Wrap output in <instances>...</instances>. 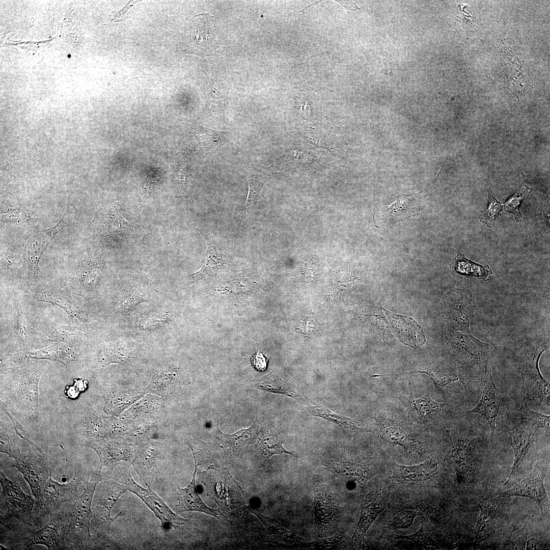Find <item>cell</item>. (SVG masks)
I'll list each match as a JSON object with an SVG mask.
<instances>
[{
  "label": "cell",
  "mask_w": 550,
  "mask_h": 550,
  "mask_svg": "<svg viewBox=\"0 0 550 550\" xmlns=\"http://www.w3.org/2000/svg\"><path fill=\"white\" fill-rule=\"evenodd\" d=\"M69 521V507L53 513L38 530H32L29 524L20 522L11 528L8 543L11 549H24L35 544L48 549H69L65 536Z\"/></svg>",
  "instance_id": "cell-1"
},
{
  "label": "cell",
  "mask_w": 550,
  "mask_h": 550,
  "mask_svg": "<svg viewBox=\"0 0 550 550\" xmlns=\"http://www.w3.org/2000/svg\"><path fill=\"white\" fill-rule=\"evenodd\" d=\"M547 348L542 341L529 339L514 352L513 359L521 375L524 397L549 409V384L540 373L539 361Z\"/></svg>",
  "instance_id": "cell-2"
},
{
  "label": "cell",
  "mask_w": 550,
  "mask_h": 550,
  "mask_svg": "<svg viewBox=\"0 0 550 550\" xmlns=\"http://www.w3.org/2000/svg\"><path fill=\"white\" fill-rule=\"evenodd\" d=\"M101 471L94 472L82 494L69 506V521L65 541L69 549H91L93 539L90 533L93 517L92 505L96 488L103 480Z\"/></svg>",
  "instance_id": "cell-3"
},
{
  "label": "cell",
  "mask_w": 550,
  "mask_h": 550,
  "mask_svg": "<svg viewBox=\"0 0 550 550\" xmlns=\"http://www.w3.org/2000/svg\"><path fill=\"white\" fill-rule=\"evenodd\" d=\"M82 476L81 469L77 466L72 479L68 483L60 484L52 480L50 476L40 497L35 501L31 524L40 526L50 515L60 509L63 503L74 502L78 497V486Z\"/></svg>",
  "instance_id": "cell-4"
},
{
  "label": "cell",
  "mask_w": 550,
  "mask_h": 550,
  "mask_svg": "<svg viewBox=\"0 0 550 550\" xmlns=\"http://www.w3.org/2000/svg\"><path fill=\"white\" fill-rule=\"evenodd\" d=\"M483 391L477 405L466 414H478L485 417L490 428L492 439L498 436L504 429L508 428L510 422L509 413L504 397L493 381L490 361L485 366Z\"/></svg>",
  "instance_id": "cell-5"
},
{
  "label": "cell",
  "mask_w": 550,
  "mask_h": 550,
  "mask_svg": "<svg viewBox=\"0 0 550 550\" xmlns=\"http://www.w3.org/2000/svg\"><path fill=\"white\" fill-rule=\"evenodd\" d=\"M179 46L183 52L202 58L215 53L218 46L213 16L208 13L193 16L182 34Z\"/></svg>",
  "instance_id": "cell-6"
},
{
  "label": "cell",
  "mask_w": 550,
  "mask_h": 550,
  "mask_svg": "<svg viewBox=\"0 0 550 550\" xmlns=\"http://www.w3.org/2000/svg\"><path fill=\"white\" fill-rule=\"evenodd\" d=\"M22 438L30 444V448L27 452L14 459L10 467L16 469L23 475L33 495L38 499L51 476L56 463L32 442Z\"/></svg>",
  "instance_id": "cell-7"
},
{
  "label": "cell",
  "mask_w": 550,
  "mask_h": 550,
  "mask_svg": "<svg viewBox=\"0 0 550 550\" xmlns=\"http://www.w3.org/2000/svg\"><path fill=\"white\" fill-rule=\"evenodd\" d=\"M202 483L207 495L224 511L232 512L243 505V490L228 470L209 466L203 473Z\"/></svg>",
  "instance_id": "cell-8"
},
{
  "label": "cell",
  "mask_w": 550,
  "mask_h": 550,
  "mask_svg": "<svg viewBox=\"0 0 550 550\" xmlns=\"http://www.w3.org/2000/svg\"><path fill=\"white\" fill-rule=\"evenodd\" d=\"M1 518H14L31 524L35 501L24 493L18 483L9 480L1 470Z\"/></svg>",
  "instance_id": "cell-9"
},
{
  "label": "cell",
  "mask_w": 550,
  "mask_h": 550,
  "mask_svg": "<svg viewBox=\"0 0 550 550\" xmlns=\"http://www.w3.org/2000/svg\"><path fill=\"white\" fill-rule=\"evenodd\" d=\"M117 473L119 480L126 486L127 490L136 494L145 503L160 520L163 529L170 530L184 524L185 519L175 514L150 487L146 489L138 484L126 468L118 467Z\"/></svg>",
  "instance_id": "cell-10"
},
{
  "label": "cell",
  "mask_w": 550,
  "mask_h": 550,
  "mask_svg": "<svg viewBox=\"0 0 550 550\" xmlns=\"http://www.w3.org/2000/svg\"><path fill=\"white\" fill-rule=\"evenodd\" d=\"M475 307L473 299L465 289L449 292L442 304V315L448 328L453 331L471 334L470 322Z\"/></svg>",
  "instance_id": "cell-11"
},
{
  "label": "cell",
  "mask_w": 550,
  "mask_h": 550,
  "mask_svg": "<svg viewBox=\"0 0 550 550\" xmlns=\"http://www.w3.org/2000/svg\"><path fill=\"white\" fill-rule=\"evenodd\" d=\"M127 490L126 486L123 484L105 481L101 487L95 492L92 510L93 526L96 530L100 532L108 531L111 524L124 514L122 510L112 517L111 511L119 498Z\"/></svg>",
  "instance_id": "cell-12"
},
{
  "label": "cell",
  "mask_w": 550,
  "mask_h": 550,
  "mask_svg": "<svg viewBox=\"0 0 550 550\" xmlns=\"http://www.w3.org/2000/svg\"><path fill=\"white\" fill-rule=\"evenodd\" d=\"M449 343L460 366L480 367L490 361L489 344L478 340L471 334L455 332L451 335Z\"/></svg>",
  "instance_id": "cell-13"
},
{
  "label": "cell",
  "mask_w": 550,
  "mask_h": 550,
  "mask_svg": "<svg viewBox=\"0 0 550 550\" xmlns=\"http://www.w3.org/2000/svg\"><path fill=\"white\" fill-rule=\"evenodd\" d=\"M30 294L37 301L60 307L72 320L85 323L88 320L87 312L78 298L63 288L53 287L42 282L34 287Z\"/></svg>",
  "instance_id": "cell-14"
},
{
  "label": "cell",
  "mask_w": 550,
  "mask_h": 550,
  "mask_svg": "<svg viewBox=\"0 0 550 550\" xmlns=\"http://www.w3.org/2000/svg\"><path fill=\"white\" fill-rule=\"evenodd\" d=\"M410 394L399 395V398L406 408L410 418L417 423H427L437 418L450 416L460 411L456 408L458 403H439L433 400L429 395L415 398L409 383Z\"/></svg>",
  "instance_id": "cell-15"
},
{
  "label": "cell",
  "mask_w": 550,
  "mask_h": 550,
  "mask_svg": "<svg viewBox=\"0 0 550 550\" xmlns=\"http://www.w3.org/2000/svg\"><path fill=\"white\" fill-rule=\"evenodd\" d=\"M103 263L92 256L79 263L70 273L62 287L77 297H85L98 286L102 276Z\"/></svg>",
  "instance_id": "cell-16"
},
{
  "label": "cell",
  "mask_w": 550,
  "mask_h": 550,
  "mask_svg": "<svg viewBox=\"0 0 550 550\" xmlns=\"http://www.w3.org/2000/svg\"><path fill=\"white\" fill-rule=\"evenodd\" d=\"M473 424V422L469 435L468 420L464 421L465 433L457 437L452 446L450 457L458 480L469 476L480 456L478 442L470 435Z\"/></svg>",
  "instance_id": "cell-17"
},
{
  "label": "cell",
  "mask_w": 550,
  "mask_h": 550,
  "mask_svg": "<svg viewBox=\"0 0 550 550\" xmlns=\"http://www.w3.org/2000/svg\"><path fill=\"white\" fill-rule=\"evenodd\" d=\"M42 342H62L76 347L87 344L94 337L93 329L85 324L78 325L45 321L40 332Z\"/></svg>",
  "instance_id": "cell-18"
},
{
  "label": "cell",
  "mask_w": 550,
  "mask_h": 550,
  "mask_svg": "<svg viewBox=\"0 0 550 550\" xmlns=\"http://www.w3.org/2000/svg\"><path fill=\"white\" fill-rule=\"evenodd\" d=\"M547 468L537 466L525 479L515 486L500 494L498 498L521 496L534 500L542 514L549 509V500L544 486Z\"/></svg>",
  "instance_id": "cell-19"
},
{
  "label": "cell",
  "mask_w": 550,
  "mask_h": 550,
  "mask_svg": "<svg viewBox=\"0 0 550 550\" xmlns=\"http://www.w3.org/2000/svg\"><path fill=\"white\" fill-rule=\"evenodd\" d=\"M52 240L46 230H43L34 233L26 241L23 249V260L26 279L29 284L36 286L43 282L40 278L39 262Z\"/></svg>",
  "instance_id": "cell-20"
},
{
  "label": "cell",
  "mask_w": 550,
  "mask_h": 550,
  "mask_svg": "<svg viewBox=\"0 0 550 550\" xmlns=\"http://www.w3.org/2000/svg\"><path fill=\"white\" fill-rule=\"evenodd\" d=\"M516 427L508 430L509 443L513 450L514 460L511 473L504 483H508L512 477L519 471L521 465L533 445L536 433L539 429L533 425L523 421H516Z\"/></svg>",
  "instance_id": "cell-21"
},
{
  "label": "cell",
  "mask_w": 550,
  "mask_h": 550,
  "mask_svg": "<svg viewBox=\"0 0 550 550\" xmlns=\"http://www.w3.org/2000/svg\"><path fill=\"white\" fill-rule=\"evenodd\" d=\"M85 445L93 449L100 460V470L120 461L131 463L135 449L128 444L117 441L113 437L92 439L86 441Z\"/></svg>",
  "instance_id": "cell-22"
},
{
  "label": "cell",
  "mask_w": 550,
  "mask_h": 550,
  "mask_svg": "<svg viewBox=\"0 0 550 550\" xmlns=\"http://www.w3.org/2000/svg\"><path fill=\"white\" fill-rule=\"evenodd\" d=\"M418 373L428 375L435 386L439 388H444L448 384L457 381L465 388L470 383L468 374L463 367H458L456 364L447 361H442L439 364L424 370L413 369L399 374H383V376H399Z\"/></svg>",
  "instance_id": "cell-23"
},
{
  "label": "cell",
  "mask_w": 550,
  "mask_h": 550,
  "mask_svg": "<svg viewBox=\"0 0 550 550\" xmlns=\"http://www.w3.org/2000/svg\"><path fill=\"white\" fill-rule=\"evenodd\" d=\"M42 373L39 367L28 368L18 374L15 383L16 395L20 403L32 415L38 408V384Z\"/></svg>",
  "instance_id": "cell-24"
},
{
  "label": "cell",
  "mask_w": 550,
  "mask_h": 550,
  "mask_svg": "<svg viewBox=\"0 0 550 550\" xmlns=\"http://www.w3.org/2000/svg\"><path fill=\"white\" fill-rule=\"evenodd\" d=\"M159 458L158 447L155 443L143 444L135 449L131 464L147 486L152 485L156 479Z\"/></svg>",
  "instance_id": "cell-25"
},
{
  "label": "cell",
  "mask_w": 550,
  "mask_h": 550,
  "mask_svg": "<svg viewBox=\"0 0 550 550\" xmlns=\"http://www.w3.org/2000/svg\"><path fill=\"white\" fill-rule=\"evenodd\" d=\"M424 191L413 195L396 194L383 210V218L392 223L416 216L420 212V201Z\"/></svg>",
  "instance_id": "cell-26"
},
{
  "label": "cell",
  "mask_w": 550,
  "mask_h": 550,
  "mask_svg": "<svg viewBox=\"0 0 550 550\" xmlns=\"http://www.w3.org/2000/svg\"><path fill=\"white\" fill-rule=\"evenodd\" d=\"M387 507L386 502L378 493L368 494L362 503L359 521L353 534L351 543H362L369 528Z\"/></svg>",
  "instance_id": "cell-27"
},
{
  "label": "cell",
  "mask_w": 550,
  "mask_h": 550,
  "mask_svg": "<svg viewBox=\"0 0 550 550\" xmlns=\"http://www.w3.org/2000/svg\"><path fill=\"white\" fill-rule=\"evenodd\" d=\"M194 471L189 484L184 488H178V504L175 505V510L179 513L187 511H197L205 513L219 518L218 509H213L207 507L198 494L196 483V474L200 461L194 459Z\"/></svg>",
  "instance_id": "cell-28"
},
{
  "label": "cell",
  "mask_w": 550,
  "mask_h": 550,
  "mask_svg": "<svg viewBox=\"0 0 550 550\" xmlns=\"http://www.w3.org/2000/svg\"><path fill=\"white\" fill-rule=\"evenodd\" d=\"M393 479L400 483H413L431 479L437 470V461L431 458L422 463L413 465H402L395 462L392 466Z\"/></svg>",
  "instance_id": "cell-29"
},
{
  "label": "cell",
  "mask_w": 550,
  "mask_h": 550,
  "mask_svg": "<svg viewBox=\"0 0 550 550\" xmlns=\"http://www.w3.org/2000/svg\"><path fill=\"white\" fill-rule=\"evenodd\" d=\"M383 311L401 342L412 346H420L425 343L423 329L413 319L394 314L384 309Z\"/></svg>",
  "instance_id": "cell-30"
},
{
  "label": "cell",
  "mask_w": 550,
  "mask_h": 550,
  "mask_svg": "<svg viewBox=\"0 0 550 550\" xmlns=\"http://www.w3.org/2000/svg\"><path fill=\"white\" fill-rule=\"evenodd\" d=\"M376 420L380 427L379 436L383 442L401 446L405 454L410 452L415 444L403 423L381 418Z\"/></svg>",
  "instance_id": "cell-31"
},
{
  "label": "cell",
  "mask_w": 550,
  "mask_h": 550,
  "mask_svg": "<svg viewBox=\"0 0 550 550\" xmlns=\"http://www.w3.org/2000/svg\"><path fill=\"white\" fill-rule=\"evenodd\" d=\"M77 347L69 343L57 342L40 349L24 352L26 359L45 360L67 366L76 360Z\"/></svg>",
  "instance_id": "cell-32"
},
{
  "label": "cell",
  "mask_w": 550,
  "mask_h": 550,
  "mask_svg": "<svg viewBox=\"0 0 550 550\" xmlns=\"http://www.w3.org/2000/svg\"><path fill=\"white\" fill-rule=\"evenodd\" d=\"M231 264L230 257L225 251L213 243L208 242L204 265L190 276L195 281L213 277L220 270L228 268Z\"/></svg>",
  "instance_id": "cell-33"
},
{
  "label": "cell",
  "mask_w": 550,
  "mask_h": 550,
  "mask_svg": "<svg viewBox=\"0 0 550 550\" xmlns=\"http://www.w3.org/2000/svg\"><path fill=\"white\" fill-rule=\"evenodd\" d=\"M131 354L126 342L122 338H115L106 341L102 345L98 356V363L104 368L111 364L125 365L129 363Z\"/></svg>",
  "instance_id": "cell-34"
},
{
  "label": "cell",
  "mask_w": 550,
  "mask_h": 550,
  "mask_svg": "<svg viewBox=\"0 0 550 550\" xmlns=\"http://www.w3.org/2000/svg\"><path fill=\"white\" fill-rule=\"evenodd\" d=\"M257 435V424L254 422L249 428L242 429L233 434L224 433L218 427L215 438L224 450L230 454H237L244 446L253 443Z\"/></svg>",
  "instance_id": "cell-35"
},
{
  "label": "cell",
  "mask_w": 550,
  "mask_h": 550,
  "mask_svg": "<svg viewBox=\"0 0 550 550\" xmlns=\"http://www.w3.org/2000/svg\"><path fill=\"white\" fill-rule=\"evenodd\" d=\"M248 508L266 527L268 533L267 540L269 542L289 545L301 541V537L289 531L277 521L264 516L257 509Z\"/></svg>",
  "instance_id": "cell-36"
},
{
  "label": "cell",
  "mask_w": 550,
  "mask_h": 550,
  "mask_svg": "<svg viewBox=\"0 0 550 550\" xmlns=\"http://www.w3.org/2000/svg\"><path fill=\"white\" fill-rule=\"evenodd\" d=\"M314 513L317 522L327 525L332 521L336 513L334 499L323 486L316 487L314 493Z\"/></svg>",
  "instance_id": "cell-37"
},
{
  "label": "cell",
  "mask_w": 550,
  "mask_h": 550,
  "mask_svg": "<svg viewBox=\"0 0 550 550\" xmlns=\"http://www.w3.org/2000/svg\"><path fill=\"white\" fill-rule=\"evenodd\" d=\"M11 324L14 337L20 347V351H28L31 327L26 310L20 299L17 300L14 305Z\"/></svg>",
  "instance_id": "cell-38"
},
{
  "label": "cell",
  "mask_w": 550,
  "mask_h": 550,
  "mask_svg": "<svg viewBox=\"0 0 550 550\" xmlns=\"http://www.w3.org/2000/svg\"><path fill=\"white\" fill-rule=\"evenodd\" d=\"M449 266L452 272L460 277H475L485 281L490 279L492 272L488 265H482L473 262L461 253H458Z\"/></svg>",
  "instance_id": "cell-39"
},
{
  "label": "cell",
  "mask_w": 550,
  "mask_h": 550,
  "mask_svg": "<svg viewBox=\"0 0 550 550\" xmlns=\"http://www.w3.org/2000/svg\"><path fill=\"white\" fill-rule=\"evenodd\" d=\"M480 514L476 526L475 542H482L489 538L494 532L497 512L491 504L478 502Z\"/></svg>",
  "instance_id": "cell-40"
},
{
  "label": "cell",
  "mask_w": 550,
  "mask_h": 550,
  "mask_svg": "<svg viewBox=\"0 0 550 550\" xmlns=\"http://www.w3.org/2000/svg\"><path fill=\"white\" fill-rule=\"evenodd\" d=\"M509 421H523L529 423L539 429H544L549 433L550 428V416L534 411L529 407L527 399L524 397L519 409L510 411L508 416Z\"/></svg>",
  "instance_id": "cell-41"
},
{
  "label": "cell",
  "mask_w": 550,
  "mask_h": 550,
  "mask_svg": "<svg viewBox=\"0 0 550 550\" xmlns=\"http://www.w3.org/2000/svg\"><path fill=\"white\" fill-rule=\"evenodd\" d=\"M197 134L210 156L215 155L229 141V131H218L199 125Z\"/></svg>",
  "instance_id": "cell-42"
},
{
  "label": "cell",
  "mask_w": 550,
  "mask_h": 550,
  "mask_svg": "<svg viewBox=\"0 0 550 550\" xmlns=\"http://www.w3.org/2000/svg\"><path fill=\"white\" fill-rule=\"evenodd\" d=\"M307 410L313 416L332 422L347 431L359 432L363 430L356 419L338 415L323 406H310Z\"/></svg>",
  "instance_id": "cell-43"
},
{
  "label": "cell",
  "mask_w": 550,
  "mask_h": 550,
  "mask_svg": "<svg viewBox=\"0 0 550 550\" xmlns=\"http://www.w3.org/2000/svg\"><path fill=\"white\" fill-rule=\"evenodd\" d=\"M249 190L245 204L240 213L243 214L251 209L257 203L264 184L268 180L263 172L254 168L246 171Z\"/></svg>",
  "instance_id": "cell-44"
},
{
  "label": "cell",
  "mask_w": 550,
  "mask_h": 550,
  "mask_svg": "<svg viewBox=\"0 0 550 550\" xmlns=\"http://www.w3.org/2000/svg\"><path fill=\"white\" fill-rule=\"evenodd\" d=\"M327 465L335 473L354 482H360L366 477L367 469L364 464L353 460L326 462Z\"/></svg>",
  "instance_id": "cell-45"
},
{
  "label": "cell",
  "mask_w": 550,
  "mask_h": 550,
  "mask_svg": "<svg viewBox=\"0 0 550 550\" xmlns=\"http://www.w3.org/2000/svg\"><path fill=\"white\" fill-rule=\"evenodd\" d=\"M149 301L147 295L140 290L133 289L124 292L115 297L111 306L115 313L126 314L132 311L139 304Z\"/></svg>",
  "instance_id": "cell-46"
},
{
  "label": "cell",
  "mask_w": 550,
  "mask_h": 550,
  "mask_svg": "<svg viewBox=\"0 0 550 550\" xmlns=\"http://www.w3.org/2000/svg\"><path fill=\"white\" fill-rule=\"evenodd\" d=\"M251 384L257 389L282 394L295 399L301 396L282 378L264 377L252 380Z\"/></svg>",
  "instance_id": "cell-47"
},
{
  "label": "cell",
  "mask_w": 550,
  "mask_h": 550,
  "mask_svg": "<svg viewBox=\"0 0 550 550\" xmlns=\"http://www.w3.org/2000/svg\"><path fill=\"white\" fill-rule=\"evenodd\" d=\"M421 522V526L418 532L410 535L399 536L398 538L411 540L417 548H426L433 546L436 538L433 527L426 517H422Z\"/></svg>",
  "instance_id": "cell-48"
},
{
  "label": "cell",
  "mask_w": 550,
  "mask_h": 550,
  "mask_svg": "<svg viewBox=\"0 0 550 550\" xmlns=\"http://www.w3.org/2000/svg\"><path fill=\"white\" fill-rule=\"evenodd\" d=\"M258 443L262 454L267 458L273 455L281 454H288L295 456L283 447L280 438L267 429L261 431Z\"/></svg>",
  "instance_id": "cell-49"
},
{
  "label": "cell",
  "mask_w": 550,
  "mask_h": 550,
  "mask_svg": "<svg viewBox=\"0 0 550 550\" xmlns=\"http://www.w3.org/2000/svg\"><path fill=\"white\" fill-rule=\"evenodd\" d=\"M171 318V314L166 310L153 311L140 318L136 322V325L142 330H155L169 322Z\"/></svg>",
  "instance_id": "cell-50"
},
{
  "label": "cell",
  "mask_w": 550,
  "mask_h": 550,
  "mask_svg": "<svg viewBox=\"0 0 550 550\" xmlns=\"http://www.w3.org/2000/svg\"><path fill=\"white\" fill-rule=\"evenodd\" d=\"M19 439L12 431H8L1 426V452L8 454L9 457L15 459L20 454Z\"/></svg>",
  "instance_id": "cell-51"
},
{
  "label": "cell",
  "mask_w": 550,
  "mask_h": 550,
  "mask_svg": "<svg viewBox=\"0 0 550 550\" xmlns=\"http://www.w3.org/2000/svg\"><path fill=\"white\" fill-rule=\"evenodd\" d=\"M531 187L526 185H522L520 189L514 194L504 204H502L506 212L514 214L516 220L519 221L522 218V214L519 210V205L521 201L526 198L531 193Z\"/></svg>",
  "instance_id": "cell-52"
},
{
  "label": "cell",
  "mask_w": 550,
  "mask_h": 550,
  "mask_svg": "<svg viewBox=\"0 0 550 550\" xmlns=\"http://www.w3.org/2000/svg\"><path fill=\"white\" fill-rule=\"evenodd\" d=\"M488 195L487 208L480 214L479 218L481 223L491 228L503 207L502 204L493 196L490 188H489Z\"/></svg>",
  "instance_id": "cell-53"
},
{
  "label": "cell",
  "mask_w": 550,
  "mask_h": 550,
  "mask_svg": "<svg viewBox=\"0 0 550 550\" xmlns=\"http://www.w3.org/2000/svg\"><path fill=\"white\" fill-rule=\"evenodd\" d=\"M76 213V209L68 206L63 216L54 226L46 229V231L53 239L55 236L63 228L72 226L75 224L74 219Z\"/></svg>",
  "instance_id": "cell-54"
},
{
  "label": "cell",
  "mask_w": 550,
  "mask_h": 550,
  "mask_svg": "<svg viewBox=\"0 0 550 550\" xmlns=\"http://www.w3.org/2000/svg\"><path fill=\"white\" fill-rule=\"evenodd\" d=\"M417 516L416 511L406 510L399 512L394 517L392 526L398 529L407 528L410 527Z\"/></svg>",
  "instance_id": "cell-55"
},
{
  "label": "cell",
  "mask_w": 550,
  "mask_h": 550,
  "mask_svg": "<svg viewBox=\"0 0 550 550\" xmlns=\"http://www.w3.org/2000/svg\"><path fill=\"white\" fill-rule=\"evenodd\" d=\"M342 540L339 535L332 537L313 541L307 544V547L310 549H337L339 548Z\"/></svg>",
  "instance_id": "cell-56"
},
{
  "label": "cell",
  "mask_w": 550,
  "mask_h": 550,
  "mask_svg": "<svg viewBox=\"0 0 550 550\" xmlns=\"http://www.w3.org/2000/svg\"><path fill=\"white\" fill-rule=\"evenodd\" d=\"M252 366L257 371L263 372L267 368L268 360L265 356L257 348L256 353L251 358Z\"/></svg>",
  "instance_id": "cell-57"
},
{
  "label": "cell",
  "mask_w": 550,
  "mask_h": 550,
  "mask_svg": "<svg viewBox=\"0 0 550 550\" xmlns=\"http://www.w3.org/2000/svg\"><path fill=\"white\" fill-rule=\"evenodd\" d=\"M297 111L303 117H308L311 113V106L309 101L302 96L298 95L296 99Z\"/></svg>",
  "instance_id": "cell-58"
},
{
  "label": "cell",
  "mask_w": 550,
  "mask_h": 550,
  "mask_svg": "<svg viewBox=\"0 0 550 550\" xmlns=\"http://www.w3.org/2000/svg\"><path fill=\"white\" fill-rule=\"evenodd\" d=\"M72 386L76 391L79 394L87 390L88 386V381L82 378L74 379L73 384Z\"/></svg>",
  "instance_id": "cell-59"
},
{
  "label": "cell",
  "mask_w": 550,
  "mask_h": 550,
  "mask_svg": "<svg viewBox=\"0 0 550 550\" xmlns=\"http://www.w3.org/2000/svg\"><path fill=\"white\" fill-rule=\"evenodd\" d=\"M138 2V1H129L128 3L125 5V6L124 7H123L121 9V10H120L119 11H118V12H114L116 13V14H114V13H113L112 12V14H112V20L114 21H121V18L124 16V15L125 14L126 12L127 11V10L133 4H134V3H135Z\"/></svg>",
  "instance_id": "cell-60"
},
{
  "label": "cell",
  "mask_w": 550,
  "mask_h": 550,
  "mask_svg": "<svg viewBox=\"0 0 550 550\" xmlns=\"http://www.w3.org/2000/svg\"><path fill=\"white\" fill-rule=\"evenodd\" d=\"M543 547V544L535 539H530L527 542V549H540Z\"/></svg>",
  "instance_id": "cell-61"
}]
</instances>
